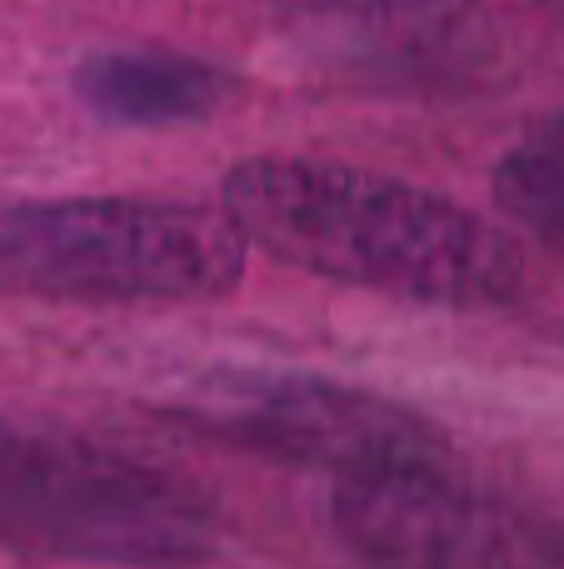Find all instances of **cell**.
<instances>
[{"label":"cell","mask_w":564,"mask_h":569,"mask_svg":"<svg viewBox=\"0 0 564 569\" xmlns=\"http://www.w3.org/2000/svg\"><path fill=\"white\" fill-rule=\"evenodd\" d=\"M220 210L245 246L305 276L435 310H490L520 295L525 266L505 230L470 206L380 170L305 156L240 160Z\"/></svg>","instance_id":"1"},{"label":"cell","mask_w":564,"mask_h":569,"mask_svg":"<svg viewBox=\"0 0 564 569\" xmlns=\"http://www.w3.org/2000/svg\"><path fill=\"white\" fill-rule=\"evenodd\" d=\"M195 480L56 420L0 415V545L90 569H195L220 550Z\"/></svg>","instance_id":"2"},{"label":"cell","mask_w":564,"mask_h":569,"mask_svg":"<svg viewBox=\"0 0 564 569\" xmlns=\"http://www.w3.org/2000/svg\"><path fill=\"white\" fill-rule=\"evenodd\" d=\"M220 206L160 196L0 200V295L50 305H200L245 276Z\"/></svg>","instance_id":"3"},{"label":"cell","mask_w":564,"mask_h":569,"mask_svg":"<svg viewBox=\"0 0 564 569\" xmlns=\"http://www.w3.org/2000/svg\"><path fill=\"white\" fill-rule=\"evenodd\" d=\"M165 420L260 460L330 475L335 485L455 465L450 435L425 410L330 375L215 370L170 395Z\"/></svg>","instance_id":"4"},{"label":"cell","mask_w":564,"mask_h":569,"mask_svg":"<svg viewBox=\"0 0 564 569\" xmlns=\"http://www.w3.org/2000/svg\"><path fill=\"white\" fill-rule=\"evenodd\" d=\"M335 540L360 569H564V525L455 465L335 485Z\"/></svg>","instance_id":"5"},{"label":"cell","mask_w":564,"mask_h":569,"mask_svg":"<svg viewBox=\"0 0 564 569\" xmlns=\"http://www.w3.org/2000/svg\"><path fill=\"white\" fill-rule=\"evenodd\" d=\"M75 96L110 126H195L235 96V76L175 50H105L75 66Z\"/></svg>","instance_id":"6"},{"label":"cell","mask_w":564,"mask_h":569,"mask_svg":"<svg viewBox=\"0 0 564 569\" xmlns=\"http://www.w3.org/2000/svg\"><path fill=\"white\" fill-rule=\"evenodd\" d=\"M495 200L515 226L564 250V116L535 126L495 166Z\"/></svg>","instance_id":"7"}]
</instances>
